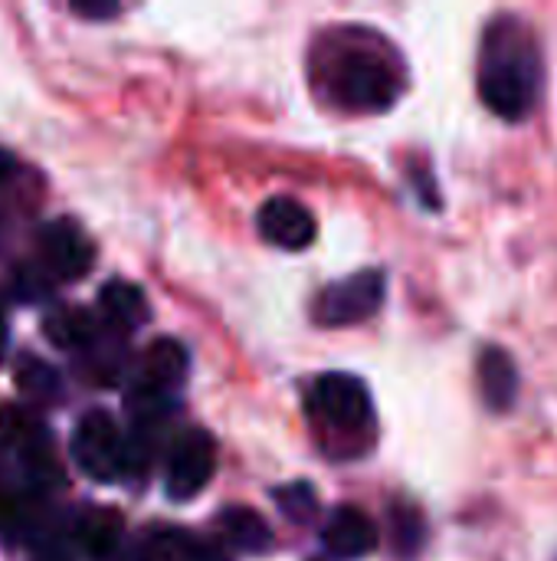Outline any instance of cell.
Here are the masks:
<instances>
[{"instance_id":"obj_20","label":"cell","mask_w":557,"mask_h":561,"mask_svg":"<svg viewBox=\"0 0 557 561\" xmlns=\"http://www.w3.org/2000/svg\"><path fill=\"white\" fill-rule=\"evenodd\" d=\"M13 171H16V158L7 148H0V184H7L13 178Z\"/></svg>"},{"instance_id":"obj_7","label":"cell","mask_w":557,"mask_h":561,"mask_svg":"<svg viewBox=\"0 0 557 561\" xmlns=\"http://www.w3.org/2000/svg\"><path fill=\"white\" fill-rule=\"evenodd\" d=\"M39 253H43V263L49 266V273L62 283L82 279L95 263L92 240L72 220H49L39 230Z\"/></svg>"},{"instance_id":"obj_13","label":"cell","mask_w":557,"mask_h":561,"mask_svg":"<svg viewBox=\"0 0 557 561\" xmlns=\"http://www.w3.org/2000/svg\"><path fill=\"white\" fill-rule=\"evenodd\" d=\"M220 529L227 533V539L236 549H243L250 556H263L276 542L272 539V529L266 526V519L256 510H250V506H230V510H223L220 513Z\"/></svg>"},{"instance_id":"obj_18","label":"cell","mask_w":557,"mask_h":561,"mask_svg":"<svg viewBox=\"0 0 557 561\" xmlns=\"http://www.w3.org/2000/svg\"><path fill=\"white\" fill-rule=\"evenodd\" d=\"M20 437H26V417L16 408H0V447H10Z\"/></svg>"},{"instance_id":"obj_14","label":"cell","mask_w":557,"mask_h":561,"mask_svg":"<svg viewBox=\"0 0 557 561\" xmlns=\"http://www.w3.org/2000/svg\"><path fill=\"white\" fill-rule=\"evenodd\" d=\"M98 325L95 319L85 312V309H76V306H62L56 309L53 316L43 319V335L59 345V348H82L95 339Z\"/></svg>"},{"instance_id":"obj_5","label":"cell","mask_w":557,"mask_h":561,"mask_svg":"<svg viewBox=\"0 0 557 561\" xmlns=\"http://www.w3.org/2000/svg\"><path fill=\"white\" fill-rule=\"evenodd\" d=\"M312 404L325 424H332L345 434H361L374 421V404H371L368 385L345 371L322 375L312 388Z\"/></svg>"},{"instance_id":"obj_2","label":"cell","mask_w":557,"mask_h":561,"mask_svg":"<svg viewBox=\"0 0 557 561\" xmlns=\"http://www.w3.org/2000/svg\"><path fill=\"white\" fill-rule=\"evenodd\" d=\"M332 95L355 112H384L397 102L404 82L387 53L371 46H348L328 69Z\"/></svg>"},{"instance_id":"obj_21","label":"cell","mask_w":557,"mask_h":561,"mask_svg":"<svg viewBox=\"0 0 557 561\" xmlns=\"http://www.w3.org/2000/svg\"><path fill=\"white\" fill-rule=\"evenodd\" d=\"M3 342H7V325H3V319H0V352H3Z\"/></svg>"},{"instance_id":"obj_9","label":"cell","mask_w":557,"mask_h":561,"mask_svg":"<svg viewBox=\"0 0 557 561\" xmlns=\"http://www.w3.org/2000/svg\"><path fill=\"white\" fill-rule=\"evenodd\" d=\"M322 546L332 559H364L378 549V526L358 506H338L322 526Z\"/></svg>"},{"instance_id":"obj_19","label":"cell","mask_w":557,"mask_h":561,"mask_svg":"<svg viewBox=\"0 0 557 561\" xmlns=\"http://www.w3.org/2000/svg\"><path fill=\"white\" fill-rule=\"evenodd\" d=\"M69 10H72L76 16H85V20H112V16L121 13V7L112 3V0H76Z\"/></svg>"},{"instance_id":"obj_15","label":"cell","mask_w":557,"mask_h":561,"mask_svg":"<svg viewBox=\"0 0 557 561\" xmlns=\"http://www.w3.org/2000/svg\"><path fill=\"white\" fill-rule=\"evenodd\" d=\"M118 539H121V519H118V513H89L79 523V542L95 559L112 556L115 546H118Z\"/></svg>"},{"instance_id":"obj_16","label":"cell","mask_w":557,"mask_h":561,"mask_svg":"<svg viewBox=\"0 0 557 561\" xmlns=\"http://www.w3.org/2000/svg\"><path fill=\"white\" fill-rule=\"evenodd\" d=\"M276 506L295 526H312L318 519V496L309 483H289L276 490Z\"/></svg>"},{"instance_id":"obj_11","label":"cell","mask_w":557,"mask_h":561,"mask_svg":"<svg viewBox=\"0 0 557 561\" xmlns=\"http://www.w3.org/2000/svg\"><path fill=\"white\" fill-rule=\"evenodd\" d=\"M98 306H102L105 319L121 325V329H138V325H144L151 319L144 293L128 279H108L98 289Z\"/></svg>"},{"instance_id":"obj_8","label":"cell","mask_w":557,"mask_h":561,"mask_svg":"<svg viewBox=\"0 0 557 561\" xmlns=\"http://www.w3.org/2000/svg\"><path fill=\"white\" fill-rule=\"evenodd\" d=\"M256 227L263 233L266 243L279 247V250H289V253H299V250H309L315 243V217L292 197H269L259 214H256Z\"/></svg>"},{"instance_id":"obj_4","label":"cell","mask_w":557,"mask_h":561,"mask_svg":"<svg viewBox=\"0 0 557 561\" xmlns=\"http://www.w3.org/2000/svg\"><path fill=\"white\" fill-rule=\"evenodd\" d=\"M384 273L381 270H361L351 273L338 283H332L318 302H315V319L328 329H341V325H358L364 319H371L381 302H384Z\"/></svg>"},{"instance_id":"obj_12","label":"cell","mask_w":557,"mask_h":561,"mask_svg":"<svg viewBox=\"0 0 557 561\" xmlns=\"http://www.w3.org/2000/svg\"><path fill=\"white\" fill-rule=\"evenodd\" d=\"M479 388L492 411H506L519 391V371L502 348H486L479 358Z\"/></svg>"},{"instance_id":"obj_6","label":"cell","mask_w":557,"mask_h":561,"mask_svg":"<svg viewBox=\"0 0 557 561\" xmlns=\"http://www.w3.org/2000/svg\"><path fill=\"white\" fill-rule=\"evenodd\" d=\"M217 457H213V440L204 431H187L167 460V473H164V493L171 503H187L197 493L207 490L210 477H213Z\"/></svg>"},{"instance_id":"obj_17","label":"cell","mask_w":557,"mask_h":561,"mask_svg":"<svg viewBox=\"0 0 557 561\" xmlns=\"http://www.w3.org/2000/svg\"><path fill=\"white\" fill-rule=\"evenodd\" d=\"M16 385H20L26 394L43 398V401L59 398V378H56V371H53L46 362L33 358V355H23V358L16 362Z\"/></svg>"},{"instance_id":"obj_1","label":"cell","mask_w":557,"mask_h":561,"mask_svg":"<svg viewBox=\"0 0 557 561\" xmlns=\"http://www.w3.org/2000/svg\"><path fill=\"white\" fill-rule=\"evenodd\" d=\"M479 95L492 115L522 122L535 112L542 95V53L532 30L502 16L486 30L479 56Z\"/></svg>"},{"instance_id":"obj_10","label":"cell","mask_w":557,"mask_h":561,"mask_svg":"<svg viewBox=\"0 0 557 561\" xmlns=\"http://www.w3.org/2000/svg\"><path fill=\"white\" fill-rule=\"evenodd\" d=\"M187 348L177 339H158L141 362L144 371V391L151 394H167L171 388H177L187 375Z\"/></svg>"},{"instance_id":"obj_3","label":"cell","mask_w":557,"mask_h":561,"mask_svg":"<svg viewBox=\"0 0 557 561\" xmlns=\"http://www.w3.org/2000/svg\"><path fill=\"white\" fill-rule=\"evenodd\" d=\"M69 450H72V460L79 463V470L95 483H115L128 467L125 440L105 411H89L79 417Z\"/></svg>"}]
</instances>
